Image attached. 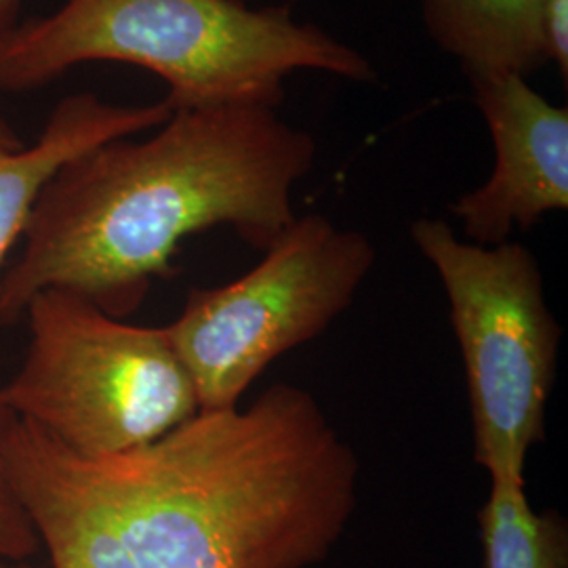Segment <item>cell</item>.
Instances as JSON below:
<instances>
[{"mask_svg":"<svg viewBox=\"0 0 568 568\" xmlns=\"http://www.w3.org/2000/svg\"><path fill=\"white\" fill-rule=\"evenodd\" d=\"M410 239L447 291L466 365L474 462L490 478L525 480L530 448L546 440L562 337L539 264L525 244L469 243L436 217L413 222Z\"/></svg>","mask_w":568,"mask_h":568,"instance_id":"cell-5","label":"cell"},{"mask_svg":"<svg viewBox=\"0 0 568 568\" xmlns=\"http://www.w3.org/2000/svg\"><path fill=\"white\" fill-rule=\"evenodd\" d=\"M23 318L30 344L2 398L79 459L145 447L199 413L164 326L126 325L65 288L39 291Z\"/></svg>","mask_w":568,"mask_h":568,"instance_id":"cell-4","label":"cell"},{"mask_svg":"<svg viewBox=\"0 0 568 568\" xmlns=\"http://www.w3.org/2000/svg\"><path fill=\"white\" fill-rule=\"evenodd\" d=\"M79 462L140 568L314 567L358 501L356 453L291 384Z\"/></svg>","mask_w":568,"mask_h":568,"instance_id":"cell-2","label":"cell"},{"mask_svg":"<svg viewBox=\"0 0 568 568\" xmlns=\"http://www.w3.org/2000/svg\"><path fill=\"white\" fill-rule=\"evenodd\" d=\"M21 0H0V42L18 26Z\"/></svg>","mask_w":568,"mask_h":568,"instance_id":"cell-14","label":"cell"},{"mask_svg":"<svg viewBox=\"0 0 568 568\" xmlns=\"http://www.w3.org/2000/svg\"><path fill=\"white\" fill-rule=\"evenodd\" d=\"M375 262L366 234L305 215L239 281L192 288L164 331L192 377L199 410L236 408L267 366L344 314Z\"/></svg>","mask_w":568,"mask_h":568,"instance_id":"cell-6","label":"cell"},{"mask_svg":"<svg viewBox=\"0 0 568 568\" xmlns=\"http://www.w3.org/2000/svg\"><path fill=\"white\" fill-rule=\"evenodd\" d=\"M487 122L495 164L487 182L462 194L450 213L466 241L508 243L544 215L568 209V110L537 93L516 72L466 74Z\"/></svg>","mask_w":568,"mask_h":568,"instance_id":"cell-7","label":"cell"},{"mask_svg":"<svg viewBox=\"0 0 568 568\" xmlns=\"http://www.w3.org/2000/svg\"><path fill=\"white\" fill-rule=\"evenodd\" d=\"M4 457L51 568H140L72 453L16 419Z\"/></svg>","mask_w":568,"mask_h":568,"instance_id":"cell-8","label":"cell"},{"mask_svg":"<svg viewBox=\"0 0 568 568\" xmlns=\"http://www.w3.org/2000/svg\"><path fill=\"white\" fill-rule=\"evenodd\" d=\"M314 161V138L267 105L173 110L145 140L84 152L47 183L0 274V326L42 288L122 318L175 272L182 241L215 225L265 253L297 220L293 190Z\"/></svg>","mask_w":568,"mask_h":568,"instance_id":"cell-1","label":"cell"},{"mask_svg":"<svg viewBox=\"0 0 568 568\" xmlns=\"http://www.w3.org/2000/svg\"><path fill=\"white\" fill-rule=\"evenodd\" d=\"M544 39L548 63L551 61L562 81L568 79V0H544Z\"/></svg>","mask_w":568,"mask_h":568,"instance_id":"cell-13","label":"cell"},{"mask_svg":"<svg viewBox=\"0 0 568 568\" xmlns=\"http://www.w3.org/2000/svg\"><path fill=\"white\" fill-rule=\"evenodd\" d=\"M0 568H42L39 565H32L30 560H7L0 558Z\"/></svg>","mask_w":568,"mask_h":568,"instance_id":"cell-16","label":"cell"},{"mask_svg":"<svg viewBox=\"0 0 568 568\" xmlns=\"http://www.w3.org/2000/svg\"><path fill=\"white\" fill-rule=\"evenodd\" d=\"M173 114L169 103L119 105L95 93L63 98L32 145L0 148V274L7 255L23 239L42 190L63 164L103 143L154 131Z\"/></svg>","mask_w":568,"mask_h":568,"instance_id":"cell-9","label":"cell"},{"mask_svg":"<svg viewBox=\"0 0 568 568\" xmlns=\"http://www.w3.org/2000/svg\"><path fill=\"white\" fill-rule=\"evenodd\" d=\"M422 9L429 37L466 74L528 77L548 63L544 0H422Z\"/></svg>","mask_w":568,"mask_h":568,"instance_id":"cell-10","label":"cell"},{"mask_svg":"<svg viewBox=\"0 0 568 568\" xmlns=\"http://www.w3.org/2000/svg\"><path fill=\"white\" fill-rule=\"evenodd\" d=\"M16 419L0 392V558L30 560L41 551V539L13 488L4 457L7 434Z\"/></svg>","mask_w":568,"mask_h":568,"instance_id":"cell-12","label":"cell"},{"mask_svg":"<svg viewBox=\"0 0 568 568\" xmlns=\"http://www.w3.org/2000/svg\"><path fill=\"white\" fill-rule=\"evenodd\" d=\"M21 145H26V143H23V140L13 131V126L7 122V119L0 112V148L18 150Z\"/></svg>","mask_w":568,"mask_h":568,"instance_id":"cell-15","label":"cell"},{"mask_svg":"<svg viewBox=\"0 0 568 568\" xmlns=\"http://www.w3.org/2000/svg\"><path fill=\"white\" fill-rule=\"evenodd\" d=\"M478 523L485 568H568L567 523L551 509L535 511L525 480L493 476Z\"/></svg>","mask_w":568,"mask_h":568,"instance_id":"cell-11","label":"cell"},{"mask_svg":"<svg viewBox=\"0 0 568 568\" xmlns=\"http://www.w3.org/2000/svg\"><path fill=\"white\" fill-rule=\"evenodd\" d=\"M89 61L154 72L173 110L278 108L286 77L304 70L375 82L365 55L288 7L243 0H65L0 42V91H26Z\"/></svg>","mask_w":568,"mask_h":568,"instance_id":"cell-3","label":"cell"}]
</instances>
